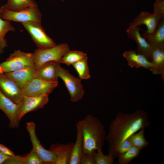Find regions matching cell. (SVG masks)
Masks as SVG:
<instances>
[{
	"instance_id": "cell-24",
	"label": "cell",
	"mask_w": 164,
	"mask_h": 164,
	"mask_svg": "<svg viewBox=\"0 0 164 164\" xmlns=\"http://www.w3.org/2000/svg\"><path fill=\"white\" fill-rule=\"evenodd\" d=\"M145 128H142L131 135L128 138L133 146L140 150L146 147L149 145V142L145 136Z\"/></svg>"
},
{
	"instance_id": "cell-11",
	"label": "cell",
	"mask_w": 164,
	"mask_h": 164,
	"mask_svg": "<svg viewBox=\"0 0 164 164\" xmlns=\"http://www.w3.org/2000/svg\"><path fill=\"white\" fill-rule=\"evenodd\" d=\"M21 104H16L7 97L0 89V109L9 120V127L18 128L19 121L18 114Z\"/></svg>"
},
{
	"instance_id": "cell-13",
	"label": "cell",
	"mask_w": 164,
	"mask_h": 164,
	"mask_svg": "<svg viewBox=\"0 0 164 164\" xmlns=\"http://www.w3.org/2000/svg\"><path fill=\"white\" fill-rule=\"evenodd\" d=\"M49 101V95L29 96L24 95L18 114L20 121L27 113L43 108Z\"/></svg>"
},
{
	"instance_id": "cell-32",
	"label": "cell",
	"mask_w": 164,
	"mask_h": 164,
	"mask_svg": "<svg viewBox=\"0 0 164 164\" xmlns=\"http://www.w3.org/2000/svg\"><path fill=\"white\" fill-rule=\"evenodd\" d=\"M153 9L154 12L164 14V0H155Z\"/></svg>"
},
{
	"instance_id": "cell-17",
	"label": "cell",
	"mask_w": 164,
	"mask_h": 164,
	"mask_svg": "<svg viewBox=\"0 0 164 164\" xmlns=\"http://www.w3.org/2000/svg\"><path fill=\"white\" fill-rule=\"evenodd\" d=\"M122 56L127 60L128 66L131 68L143 67L149 69L152 66L151 61L145 56L137 52L135 50L125 51Z\"/></svg>"
},
{
	"instance_id": "cell-37",
	"label": "cell",
	"mask_w": 164,
	"mask_h": 164,
	"mask_svg": "<svg viewBox=\"0 0 164 164\" xmlns=\"http://www.w3.org/2000/svg\"></svg>"
},
{
	"instance_id": "cell-18",
	"label": "cell",
	"mask_w": 164,
	"mask_h": 164,
	"mask_svg": "<svg viewBox=\"0 0 164 164\" xmlns=\"http://www.w3.org/2000/svg\"><path fill=\"white\" fill-rule=\"evenodd\" d=\"M150 59L152 66L149 69L155 75H160L164 80V48H152Z\"/></svg>"
},
{
	"instance_id": "cell-22",
	"label": "cell",
	"mask_w": 164,
	"mask_h": 164,
	"mask_svg": "<svg viewBox=\"0 0 164 164\" xmlns=\"http://www.w3.org/2000/svg\"><path fill=\"white\" fill-rule=\"evenodd\" d=\"M15 30L10 21L3 19L0 16V53H3L4 49L8 46L6 40L5 38L6 34Z\"/></svg>"
},
{
	"instance_id": "cell-34",
	"label": "cell",
	"mask_w": 164,
	"mask_h": 164,
	"mask_svg": "<svg viewBox=\"0 0 164 164\" xmlns=\"http://www.w3.org/2000/svg\"><path fill=\"white\" fill-rule=\"evenodd\" d=\"M11 157L4 154L0 151V164H4L5 161Z\"/></svg>"
},
{
	"instance_id": "cell-5",
	"label": "cell",
	"mask_w": 164,
	"mask_h": 164,
	"mask_svg": "<svg viewBox=\"0 0 164 164\" xmlns=\"http://www.w3.org/2000/svg\"><path fill=\"white\" fill-rule=\"evenodd\" d=\"M60 64H56L57 75L64 83L70 94V101L77 102L83 98L85 93L81 80L74 77L68 71L62 67Z\"/></svg>"
},
{
	"instance_id": "cell-31",
	"label": "cell",
	"mask_w": 164,
	"mask_h": 164,
	"mask_svg": "<svg viewBox=\"0 0 164 164\" xmlns=\"http://www.w3.org/2000/svg\"><path fill=\"white\" fill-rule=\"evenodd\" d=\"M80 164H95L93 154L83 152Z\"/></svg>"
},
{
	"instance_id": "cell-4",
	"label": "cell",
	"mask_w": 164,
	"mask_h": 164,
	"mask_svg": "<svg viewBox=\"0 0 164 164\" xmlns=\"http://www.w3.org/2000/svg\"><path fill=\"white\" fill-rule=\"evenodd\" d=\"M69 50V46L67 43H61L46 49L38 48L33 53L34 66L36 69L49 62L60 63L63 56Z\"/></svg>"
},
{
	"instance_id": "cell-6",
	"label": "cell",
	"mask_w": 164,
	"mask_h": 164,
	"mask_svg": "<svg viewBox=\"0 0 164 164\" xmlns=\"http://www.w3.org/2000/svg\"><path fill=\"white\" fill-rule=\"evenodd\" d=\"M34 60L33 53H26L17 50L0 64L4 72L7 73L35 66Z\"/></svg>"
},
{
	"instance_id": "cell-26",
	"label": "cell",
	"mask_w": 164,
	"mask_h": 164,
	"mask_svg": "<svg viewBox=\"0 0 164 164\" xmlns=\"http://www.w3.org/2000/svg\"><path fill=\"white\" fill-rule=\"evenodd\" d=\"M87 57L78 61L72 65L78 73L80 80H87L91 77L88 65Z\"/></svg>"
},
{
	"instance_id": "cell-25",
	"label": "cell",
	"mask_w": 164,
	"mask_h": 164,
	"mask_svg": "<svg viewBox=\"0 0 164 164\" xmlns=\"http://www.w3.org/2000/svg\"><path fill=\"white\" fill-rule=\"evenodd\" d=\"M86 56L87 54L83 52L69 50L63 56L60 63H64L69 66Z\"/></svg>"
},
{
	"instance_id": "cell-9",
	"label": "cell",
	"mask_w": 164,
	"mask_h": 164,
	"mask_svg": "<svg viewBox=\"0 0 164 164\" xmlns=\"http://www.w3.org/2000/svg\"><path fill=\"white\" fill-rule=\"evenodd\" d=\"M58 84V82H48L34 77L27 83L22 91L24 95L29 96L49 95Z\"/></svg>"
},
{
	"instance_id": "cell-35",
	"label": "cell",
	"mask_w": 164,
	"mask_h": 164,
	"mask_svg": "<svg viewBox=\"0 0 164 164\" xmlns=\"http://www.w3.org/2000/svg\"><path fill=\"white\" fill-rule=\"evenodd\" d=\"M4 73L2 68L0 64V75L3 74Z\"/></svg>"
},
{
	"instance_id": "cell-1",
	"label": "cell",
	"mask_w": 164,
	"mask_h": 164,
	"mask_svg": "<svg viewBox=\"0 0 164 164\" xmlns=\"http://www.w3.org/2000/svg\"><path fill=\"white\" fill-rule=\"evenodd\" d=\"M150 125L147 113L138 109L130 113L119 112L111 122L106 140L108 144V154L116 158L119 147L131 135Z\"/></svg>"
},
{
	"instance_id": "cell-16",
	"label": "cell",
	"mask_w": 164,
	"mask_h": 164,
	"mask_svg": "<svg viewBox=\"0 0 164 164\" xmlns=\"http://www.w3.org/2000/svg\"><path fill=\"white\" fill-rule=\"evenodd\" d=\"M74 144L73 142L55 143L50 146L49 149L54 153L56 157L55 164H68Z\"/></svg>"
},
{
	"instance_id": "cell-2",
	"label": "cell",
	"mask_w": 164,
	"mask_h": 164,
	"mask_svg": "<svg viewBox=\"0 0 164 164\" xmlns=\"http://www.w3.org/2000/svg\"><path fill=\"white\" fill-rule=\"evenodd\" d=\"M77 123L82 131L83 152L93 154L98 149L102 148L106 134L105 127L99 118L89 114Z\"/></svg>"
},
{
	"instance_id": "cell-10",
	"label": "cell",
	"mask_w": 164,
	"mask_h": 164,
	"mask_svg": "<svg viewBox=\"0 0 164 164\" xmlns=\"http://www.w3.org/2000/svg\"><path fill=\"white\" fill-rule=\"evenodd\" d=\"M26 129L29 133L32 145V149L37 154L44 163L55 164L56 157L52 151L47 150L41 144L38 138L36 132V125L32 121L26 124Z\"/></svg>"
},
{
	"instance_id": "cell-29",
	"label": "cell",
	"mask_w": 164,
	"mask_h": 164,
	"mask_svg": "<svg viewBox=\"0 0 164 164\" xmlns=\"http://www.w3.org/2000/svg\"><path fill=\"white\" fill-rule=\"evenodd\" d=\"M24 156L25 164H42L44 163L37 154L32 149L29 154Z\"/></svg>"
},
{
	"instance_id": "cell-20",
	"label": "cell",
	"mask_w": 164,
	"mask_h": 164,
	"mask_svg": "<svg viewBox=\"0 0 164 164\" xmlns=\"http://www.w3.org/2000/svg\"><path fill=\"white\" fill-rule=\"evenodd\" d=\"M76 138L71 154L68 164H80L83 152V136L81 127L76 124Z\"/></svg>"
},
{
	"instance_id": "cell-28",
	"label": "cell",
	"mask_w": 164,
	"mask_h": 164,
	"mask_svg": "<svg viewBox=\"0 0 164 164\" xmlns=\"http://www.w3.org/2000/svg\"><path fill=\"white\" fill-rule=\"evenodd\" d=\"M95 164H112L114 158L108 154L105 155L103 153L102 148H100L93 153Z\"/></svg>"
},
{
	"instance_id": "cell-15",
	"label": "cell",
	"mask_w": 164,
	"mask_h": 164,
	"mask_svg": "<svg viewBox=\"0 0 164 164\" xmlns=\"http://www.w3.org/2000/svg\"><path fill=\"white\" fill-rule=\"evenodd\" d=\"M36 70V67L34 66L4 73L13 80L22 91L27 83L34 77V74Z\"/></svg>"
},
{
	"instance_id": "cell-8",
	"label": "cell",
	"mask_w": 164,
	"mask_h": 164,
	"mask_svg": "<svg viewBox=\"0 0 164 164\" xmlns=\"http://www.w3.org/2000/svg\"><path fill=\"white\" fill-rule=\"evenodd\" d=\"M164 14L154 12L151 13L147 11H142L137 15L130 24L129 26H138L142 25L146 26L147 30L142 35L144 38L153 34L155 30Z\"/></svg>"
},
{
	"instance_id": "cell-30",
	"label": "cell",
	"mask_w": 164,
	"mask_h": 164,
	"mask_svg": "<svg viewBox=\"0 0 164 164\" xmlns=\"http://www.w3.org/2000/svg\"><path fill=\"white\" fill-rule=\"evenodd\" d=\"M132 146V144L128 139L125 140L119 147L116 153V157L119 155L126 152Z\"/></svg>"
},
{
	"instance_id": "cell-12",
	"label": "cell",
	"mask_w": 164,
	"mask_h": 164,
	"mask_svg": "<svg viewBox=\"0 0 164 164\" xmlns=\"http://www.w3.org/2000/svg\"><path fill=\"white\" fill-rule=\"evenodd\" d=\"M0 89L14 102L21 104L24 95L22 91L13 80L4 73L0 75Z\"/></svg>"
},
{
	"instance_id": "cell-21",
	"label": "cell",
	"mask_w": 164,
	"mask_h": 164,
	"mask_svg": "<svg viewBox=\"0 0 164 164\" xmlns=\"http://www.w3.org/2000/svg\"><path fill=\"white\" fill-rule=\"evenodd\" d=\"M144 38L152 48H164V17L160 21L154 33Z\"/></svg>"
},
{
	"instance_id": "cell-27",
	"label": "cell",
	"mask_w": 164,
	"mask_h": 164,
	"mask_svg": "<svg viewBox=\"0 0 164 164\" xmlns=\"http://www.w3.org/2000/svg\"><path fill=\"white\" fill-rule=\"evenodd\" d=\"M140 150L132 146L124 153L119 155L118 162L119 164H128L139 155Z\"/></svg>"
},
{
	"instance_id": "cell-7",
	"label": "cell",
	"mask_w": 164,
	"mask_h": 164,
	"mask_svg": "<svg viewBox=\"0 0 164 164\" xmlns=\"http://www.w3.org/2000/svg\"><path fill=\"white\" fill-rule=\"evenodd\" d=\"M38 48L46 49L56 44L46 34L41 22H29L22 23Z\"/></svg>"
},
{
	"instance_id": "cell-3",
	"label": "cell",
	"mask_w": 164,
	"mask_h": 164,
	"mask_svg": "<svg viewBox=\"0 0 164 164\" xmlns=\"http://www.w3.org/2000/svg\"><path fill=\"white\" fill-rule=\"evenodd\" d=\"M0 16L3 19L21 23L36 22H41L42 14L38 6H32L18 11L8 10L4 5L0 8Z\"/></svg>"
},
{
	"instance_id": "cell-33",
	"label": "cell",
	"mask_w": 164,
	"mask_h": 164,
	"mask_svg": "<svg viewBox=\"0 0 164 164\" xmlns=\"http://www.w3.org/2000/svg\"><path fill=\"white\" fill-rule=\"evenodd\" d=\"M0 151L4 154L10 157L15 156L14 153L5 145L0 143Z\"/></svg>"
},
{
	"instance_id": "cell-23",
	"label": "cell",
	"mask_w": 164,
	"mask_h": 164,
	"mask_svg": "<svg viewBox=\"0 0 164 164\" xmlns=\"http://www.w3.org/2000/svg\"><path fill=\"white\" fill-rule=\"evenodd\" d=\"M6 9L13 11H18L32 6H38L34 0H8L3 5Z\"/></svg>"
},
{
	"instance_id": "cell-36",
	"label": "cell",
	"mask_w": 164,
	"mask_h": 164,
	"mask_svg": "<svg viewBox=\"0 0 164 164\" xmlns=\"http://www.w3.org/2000/svg\"><path fill=\"white\" fill-rule=\"evenodd\" d=\"M62 1H64L65 0H60Z\"/></svg>"
},
{
	"instance_id": "cell-19",
	"label": "cell",
	"mask_w": 164,
	"mask_h": 164,
	"mask_svg": "<svg viewBox=\"0 0 164 164\" xmlns=\"http://www.w3.org/2000/svg\"><path fill=\"white\" fill-rule=\"evenodd\" d=\"M58 63L51 62L46 63L36 69L34 77L50 82H58L56 72V66Z\"/></svg>"
},
{
	"instance_id": "cell-14",
	"label": "cell",
	"mask_w": 164,
	"mask_h": 164,
	"mask_svg": "<svg viewBox=\"0 0 164 164\" xmlns=\"http://www.w3.org/2000/svg\"><path fill=\"white\" fill-rule=\"evenodd\" d=\"M126 32L128 38L134 40L136 43L137 48L135 50L136 51L144 55L149 60L152 48L140 34L138 27L129 26Z\"/></svg>"
}]
</instances>
